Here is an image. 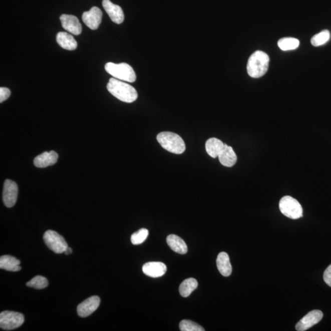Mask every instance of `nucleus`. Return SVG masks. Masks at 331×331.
I'll return each instance as SVG.
<instances>
[{"label":"nucleus","instance_id":"1","mask_svg":"<svg viewBox=\"0 0 331 331\" xmlns=\"http://www.w3.org/2000/svg\"><path fill=\"white\" fill-rule=\"evenodd\" d=\"M109 93L123 102L131 103L138 99V93L133 86L116 78H111L107 85Z\"/></svg>","mask_w":331,"mask_h":331},{"label":"nucleus","instance_id":"2","mask_svg":"<svg viewBox=\"0 0 331 331\" xmlns=\"http://www.w3.org/2000/svg\"><path fill=\"white\" fill-rule=\"evenodd\" d=\"M269 57L264 52H254L248 60L247 70L248 75L253 78L263 76L269 68Z\"/></svg>","mask_w":331,"mask_h":331},{"label":"nucleus","instance_id":"3","mask_svg":"<svg viewBox=\"0 0 331 331\" xmlns=\"http://www.w3.org/2000/svg\"><path fill=\"white\" fill-rule=\"evenodd\" d=\"M157 139L163 149L172 154L180 155L185 151V142L179 135L172 132H161L158 134Z\"/></svg>","mask_w":331,"mask_h":331},{"label":"nucleus","instance_id":"4","mask_svg":"<svg viewBox=\"0 0 331 331\" xmlns=\"http://www.w3.org/2000/svg\"><path fill=\"white\" fill-rule=\"evenodd\" d=\"M105 68L107 73L119 80L130 83L136 80V75L133 68L125 63L116 64L109 62L106 64Z\"/></svg>","mask_w":331,"mask_h":331},{"label":"nucleus","instance_id":"5","mask_svg":"<svg viewBox=\"0 0 331 331\" xmlns=\"http://www.w3.org/2000/svg\"><path fill=\"white\" fill-rule=\"evenodd\" d=\"M279 208L284 216L293 220L299 219L303 216L301 205L291 196L283 197L279 202Z\"/></svg>","mask_w":331,"mask_h":331},{"label":"nucleus","instance_id":"6","mask_svg":"<svg viewBox=\"0 0 331 331\" xmlns=\"http://www.w3.org/2000/svg\"><path fill=\"white\" fill-rule=\"evenodd\" d=\"M43 239L48 248L57 254L64 253L68 247L64 237L54 231H46L44 234Z\"/></svg>","mask_w":331,"mask_h":331},{"label":"nucleus","instance_id":"7","mask_svg":"<svg viewBox=\"0 0 331 331\" xmlns=\"http://www.w3.org/2000/svg\"><path fill=\"white\" fill-rule=\"evenodd\" d=\"M24 322L23 314L12 311H4L0 314V327L2 329L11 330L21 327Z\"/></svg>","mask_w":331,"mask_h":331},{"label":"nucleus","instance_id":"8","mask_svg":"<svg viewBox=\"0 0 331 331\" xmlns=\"http://www.w3.org/2000/svg\"><path fill=\"white\" fill-rule=\"evenodd\" d=\"M18 195V186L17 183L12 180L7 179L4 183L3 191V200L8 208L13 207L17 201Z\"/></svg>","mask_w":331,"mask_h":331},{"label":"nucleus","instance_id":"9","mask_svg":"<svg viewBox=\"0 0 331 331\" xmlns=\"http://www.w3.org/2000/svg\"><path fill=\"white\" fill-rule=\"evenodd\" d=\"M323 316V313L319 310H314L310 311L303 317L296 325V329L298 331H305L314 325L318 323Z\"/></svg>","mask_w":331,"mask_h":331},{"label":"nucleus","instance_id":"10","mask_svg":"<svg viewBox=\"0 0 331 331\" xmlns=\"http://www.w3.org/2000/svg\"><path fill=\"white\" fill-rule=\"evenodd\" d=\"M103 13L99 8L93 7L89 12H84L83 21L89 29L95 30L98 29L102 21Z\"/></svg>","mask_w":331,"mask_h":331},{"label":"nucleus","instance_id":"11","mask_svg":"<svg viewBox=\"0 0 331 331\" xmlns=\"http://www.w3.org/2000/svg\"><path fill=\"white\" fill-rule=\"evenodd\" d=\"M100 298L97 296L90 297L78 305L77 311L79 316L85 318L92 314L99 307Z\"/></svg>","mask_w":331,"mask_h":331},{"label":"nucleus","instance_id":"12","mask_svg":"<svg viewBox=\"0 0 331 331\" xmlns=\"http://www.w3.org/2000/svg\"><path fill=\"white\" fill-rule=\"evenodd\" d=\"M102 5L104 9L108 13L113 23L117 24L123 23L125 16L121 7L113 4L110 0H103Z\"/></svg>","mask_w":331,"mask_h":331},{"label":"nucleus","instance_id":"13","mask_svg":"<svg viewBox=\"0 0 331 331\" xmlns=\"http://www.w3.org/2000/svg\"><path fill=\"white\" fill-rule=\"evenodd\" d=\"M62 27L70 34L76 36L81 34L82 26L78 18L73 15H63L60 17Z\"/></svg>","mask_w":331,"mask_h":331},{"label":"nucleus","instance_id":"14","mask_svg":"<svg viewBox=\"0 0 331 331\" xmlns=\"http://www.w3.org/2000/svg\"><path fill=\"white\" fill-rule=\"evenodd\" d=\"M167 267L161 262H149L142 267V271L149 277L158 278L165 274Z\"/></svg>","mask_w":331,"mask_h":331},{"label":"nucleus","instance_id":"15","mask_svg":"<svg viewBox=\"0 0 331 331\" xmlns=\"http://www.w3.org/2000/svg\"><path fill=\"white\" fill-rule=\"evenodd\" d=\"M58 158V154L54 150H52L51 152H45L37 156L35 158L34 163L35 166L37 168H45L55 165L57 162Z\"/></svg>","mask_w":331,"mask_h":331},{"label":"nucleus","instance_id":"16","mask_svg":"<svg viewBox=\"0 0 331 331\" xmlns=\"http://www.w3.org/2000/svg\"><path fill=\"white\" fill-rule=\"evenodd\" d=\"M218 157L221 165L229 167V168L233 166L237 162L236 153L234 152L231 147L228 146L226 144Z\"/></svg>","mask_w":331,"mask_h":331},{"label":"nucleus","instance_id":"17","mask_svg":"<svg viewBox=\"0 0 331 331\" xmlns=\"http://www.w3.org/2000/svg\"><path fill=\"white\" fill-rule=\"evenodd\" d=\"M56 40L60 47L66 50L74 51L77 49L78 43L75 38L67 32H59Z\"/></svg>","mask_w":331,"mask_h":331},{"label":"nucleus","instance_id":"18","mask_svg":"<svg viewBox=\"0 0 331 331\" xmlns=\"http://www.w3.org/2000/svg\"><path fill=\"white\" fill-rule=\"evenodd\" d=\"M166 240L169 247L175 252L181 254L187 253V245L182 238L176 235L171 234L167 237Z\"/></svg>","mask_w":331,"mask_h":331},{"label":"nucleus","instance_id":"19","mask_svg":"<svg viewBox=\"0 0 331 331\" xmlns=\"http://www.w3.org/2000/svg\"><path fill=\"white\" fill-rule=\"evenodd\" d=\"M217 266L221 274L228 277L232 273V266L228 254L221 252L218 254L217 259Z\"/></svg>","mask_w":331,"mask_h":331},{"label":"nucleus","instance_id":"20","mask_svg":"<svg viewBox=\"0 0 331 331\" xmlns=\"http://www.w3.org/2000/svg\"><path fill=\"white\" fill-rule=\"evenodd\" d=\"M21 261L15 257L4 255L0 258V268L8 271L18 272L21 270Z\"/></svg>","mask_w":331,"mask_h":331},{"label":"nucleus","instance_id":"21","mask_svg":"<svg viewBox=\"0 0 331 331\" xmlns=\"http://www.w3.org/2000/svg\"><path fill=\"white\" fill-rule=\"evenodd\" d=\"M225 146V144L220 139L213 138L208 139L206 143V152L210 157L215 158L218 157Z\"/></svg>","mask_w":331,"mask_h":331},{"label":"nucleus","instance_id":"22","mask_svg":"<svg viewBox=\"0 0 331 331\" xmlns=\"http://www.w3.org/2000/svg\"><path fill=\"white\" fill-rule=\"evenodd\" d=\"M198 286V283L196 279L193 278L186 279L180 284L179 287L180 294L183 297H187L190 296L191 292L195 291Z\"/></svg>","mask_w":331,"mask_h":331},{"label":"nucleus","instance_id":"23","mask_svg":"<svg viewBox=\"0 0 331 331\" xmlns=\"http://www.w3.org/2000/svg\"><path fill=\"white\" fill-rule=\"evenodd\" d=\"M299 45V41L294 38H283L278 42L279 48L283 51L294 50Z\"/></svg>","mask_w":331,"mask_h":331},{"label":"nucleus","instance_id":"24","mask_svg":"<svg viewBox=\"0 0 331 331\" xmlns=\"http://www.w3.org/2000/svg\"><path fill=\"white\" fill-rule=\"evenodd\" d=\"M330 38V32L328 30H325L319 34L314 35L311 39V44L314 47L324 45V44L329 42Z\"/></svg>","mask_w":331,"mask_h":331},{"label":"nucleus","instance_id":"25","mask_svg":"<svg viewBox=\"0 0 331 331\" xmlns=\"http://www.w3.org/2000/svg\"><path fill=\"white\" fill-rule=\"evenodd\" d=\"M49 284L48 279L43 276L37 275L27 283V286L37 289L46 288Z\"/></svg>","mask_w":331,"mask_h":331},{"label":"nucleus","instance_id":"26","mask_svg":"<svg viewBox=\"0 0 331 331\" xmlns=\"http://www.w3.org/2000/svg\"><path fill=\"white\" fill-rule=\"evenodd\" d=\"M179 327L182 331H204L205 329L200 325L190 320L184 319L180 322Z\"/></svg>","mask_w":331,"mask_h":331},{"label":"nucleus","instance_id":"27","mask_svg":"<svg viewBox=\"0 0 331 331\" xmlns=\"http://www.w3.org/2000/svg\"><path fill=\"white\" fill-rule=\"evenodd\" d=\"M149 235V231L146 229L142 228L138 232L134 233L131 237V242L133 245H139L143 243Z\"/></svg>","mask_w":331,"mask_h":331},{"label":"nucleus","instance_id":"28","mask_svg":"<svg viewBox=\"0 0 331 331\" xmlns=\"http://www.w3.org/2000/svg\"><path fill=\"white\" fill-rule=\"evenodd\" d=\"M11 91L9 89L6 87H1L0 88V103H3L10 98Z\"/></svg>","mask_w":331,"mask_h":331},{"label":"nucleus","instance_id":"29","mask_svg":"<svg viewBox=\"0 0 331 331\" xmlns=\"http://www.w3.org/2000/svg\"><path fill=\"white\" fill-rule=\"evenodd\" d=\"M323 278L325 283L331 287V264L325 270Z\"/></svg>","mask_w":331,"mask_h":331},{"label":"nucleus","instance_id":"30","mask_svg":"<svg viewBox=\"0 0 331 331\" xmlns=\"http://www.w3.org/2000/svg\"><path fill=\"white\" fill-rule=\"evenodd\" d=\"M64 253H65L66 254H67V255H68V254H71V253H72V249H71V248H70V247H68L67 249V250H66V251H65Z\"/></svg>","mask_w":331,"mask_h":331}]
</instances>
